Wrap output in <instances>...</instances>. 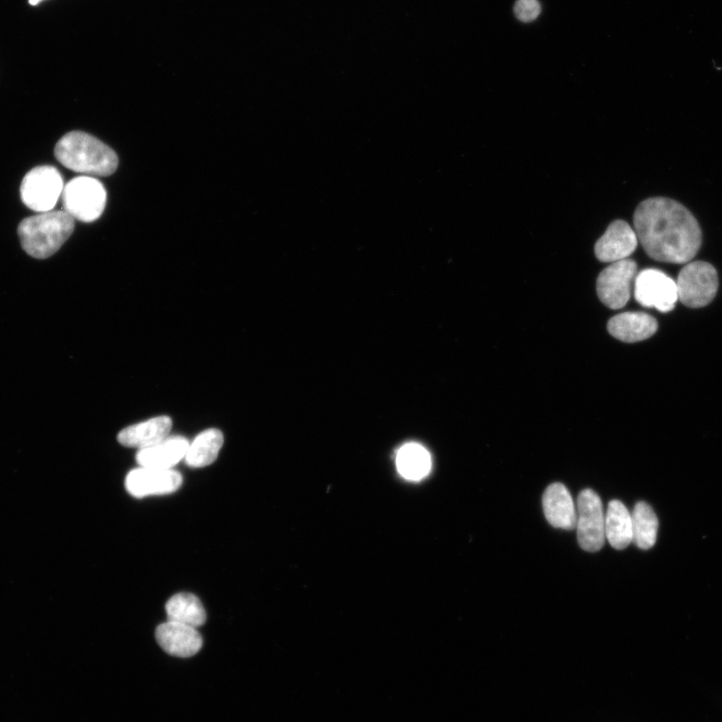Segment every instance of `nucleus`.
Returning <instances> with one entry per match:
<instances>
[{"instance_id":"f257e3e1","label":"nucleus","mask_w":722,"mask_h":722,"mask_svg":"<svg viewBox=\"0 0 722 722\" xmlns=\"http://www.w3.org/2000/svg\"><path fill=\"white\" fill-rule=\"evenodd\" d=\"M633 221L638 240L656 261L684 264L699 251L701 229L693 215L674 200L655 197L641 202Z\"/></svg>"},{"instance_id":"f03ea898","label":"nucleus","mask_w":722,"mask_h":722,"mask_svg":"<svg viewBox=\"0 0 722 722\" xmlns=\"http://www.w3.org/2000/svg\"><path fill=\"white\" fill-rule=\"evenodd\" d=\"M55 155L63 166L85 176L108 177L119 166V158L110 147L84 132L65 135L57 144Z\"/></svg>"},{"instance_id":"7ed1b4c3","label":"nucleus","mask_w":722,"mask_h":722,"mask_svg":"<svg viewBox=\"0 0 722 722\" xmlns=\"http://www.w3.org/2000/svg\"><path fill=\"white\" fill-rule=\"evenodd\" d=\"M74 230L75 219L66 211H50L23 220L19 236L29 255L47 259L61 249Z\"/></svg>"},{"instance_id":"20e7f679","label":"nucleus","mask_w":722,"mask_h":722,"mask_svg":"<svg viewBox=\"0 0 722 722\" xmlns=\"http://www.w3.org/2000/svg\"><path fill=\"white\" fill-rule=\"evenodd\" d=\"M62 201L64 211L74 219L91 223L98 220L104 213L107 205V191L96 178L81 176L65 186Z\"/></svg>"},{"instance_id":"39448f33","label":"nucleus","mask_w":722,"mask_h":722,"mask_svg":"<svg viewBox=\"0 0 722 722\" xmlns=\"http://www.w3.org/2000/svg\"><path fill=\"white\" fill-rule=\"evenodd\" d=\"M64 188L62 175L55 167H37L24 178L21 197L31 210L46 213L56 207L62 198Z\"/></svg>"},{"instance_id":"423d86ee","label":"nucleus","mask_w":722,"mask_h":722,"mask_svg":"<svg viewBox=\"0 0 722 722\" xmlns=\"http://www.w3.org/2000/svg\"><path fill=\"white\" fill-rule=\"evenodd\" d=\"M675 282L678 300L690 308L708 305L718 289V276L715 268L703 261L686 264Z\"/></svg>"},{"instance_id":"0eeeda50","label":"nucleus","mask_w":722,"mask_h":722,"mask_svg":"<svg viewBox=\"0 0 722 722\" xmlns=\"http://www.w3.org/2000/svg\"><path fill=\"white\" fill-rule=\"evenodd\" d=\"M577 536L580 547L598 552L605 544V514L600 497L592 490H583L578 497Z\"/></svg>"},{"instance_id":"6e6552de","label":"nucleus","mask_w":722,"mask_h":722,"mask_svg":"<svg viewBox=\"0 0 722 722\" xmlns=\"http://www.w3.org/2000/svg\"><path fill=\"white\" fill-rule=\"evenodd\" d=\"M637 275V264L631 259L612 263L597 279V294L601 302L611 309H620L631 297L632 283Z\"/></svg>"},{"instance_id":"1a4fd4ad","label":"nucleus","mask_w":722,"mask_h":722,"mask_svg":"<svg viewBox=\"0 0 722 722\" xmlns=\"http://www.w3.org/2000/svg\"><path fill=\"white\" fill-rule=\"evenodd\" d=\"M634 295L642 306L661 312L673 310L678 300L676 282L657 269H645L636 275Z\"/></svg>"},{"instance_id":"9d476101","label":"nucleus","mask_w":722,"mask_h":722,"mask_svg":"<svg viewBox=\"0 0 722 722\" xmlns=\"http://www.w3.org/2000/svg\"><path fill=\"white\" fill-rule=\"evenodd\" d=\"M182 484V475L172 469L144 467L131 471L125 481L128 493L135 498L172 494L177 492Z\"/></svg>"},{"instance_id":"9b49d317","label":"nucleus","mask_w":722,"mask_h":722,"mask_svg":"<svg viewBox=\"0 0 722 722\" xmlns=\"http://www.w3.org/2000/svg\"><path fill=\"white\" fill-rule=\"evenodd\" d=\"M638 238L632 227L623 220L612 222L595 245L598 260L614 263L628 259L637 248Z\"/></svg>"},{"instance_id":"f8f14e48","label":"nucleus","mask_w":722,"mask_h":722,"mask_svg":"<svg viewBox=\"0 0 722 722\" xmlns=\"http://www.w3.org/2000/svg\"><path fill=\"white\" fill-rule=\"evenodd\" d=\"M156 639L168 654L182 658L194 656L203 646L196 628L173 621L158 626Z\"/></svg>"},{"instance_id":"ddd939ff","label":"nucleus","mask_w":722,"mask_h":722,"mask_svg":"<svg viewBox=\"0 0 722 722\" xmlns=\"http://www.w3.org/2000/svg\"><path fill=\"white\" fill-rule=\"evenodd\" d=\"M543 509L546 519L554 528L563 530L576 528V508L564 485L554 483L546 489L543 496Z\"/></svg>"},{"instance_id":"4468645a","label":"nucleus","mask_w":722,"mask_h":722,"mask_svg":"<svg viewBox=\"0 0 722 722\" xmlns=\"http://www.w3.org/2000/svg\"><path fill=\"white\" fill-rule=\"evenodd\" d=\"M190 443L181 436L164 441L138 452L136 460L141 467L170 470L184 460Z\"/></svg>"},{"instance_id":"2eb2a0df","label":"nucleus","mask_w":722,"mask_h":722,"mask_svg":"<svg viewBox=\"0 0 722 722\" xmlns=\"http://www.w3.org/2000/svg\"><path fill=\"white\" fill-rule=\"evenodd\" d=\"M656 319L642 312H625L611 318L608 331L616 339L634 343L646 340L657 331Z\"/></svg>"},{"instance_id":"dca6fc26","label":"nucleus","mask_w":722,"mask_h":722,"mask_svg":"<svg viewBox=\"0 0 722 722\" xmlns=\"http://www.w3.org/2000/svg\"><path fill=\"white\" fill-rule=\"evenodd\" d=\"M172 426L171 418L157 417L124 429L118 435V442L127 448L146 449L170 437Z\"/></svg>"},{"instance_id":"f3484780","label":"nucleus","mask_w":722,"mask_h":722,"mask_svg":"<svg viewBox=\"0 0 722 722\" xmlns=\"http://www.w3.org/2000/svg\"><path fill=\"white\" fill-rule=\"evenodd\" d=\"M605 537L616 550L626 549L633 540L632 518L620 501H611L605 515Z\"/></svg>"},{"instance_id":"a211bd4d","label":"nucleus","mask_w":722,"mask_h":722,"mask_svg":"<svg viewBox=\"0 0 722 722\" xmlns=\"http://www.w3.org/2000/svg\"><path fill=\"white\" fill-rule=\"evenodd\" d=\"M397 468L406 480L419 482L431 473L432 457L422 445L406 444L398 452Z\"/></svg>"},{"instance_id":"6ab92c4d","label":"nucleus","mask_w":722,"mask_h":722,"mask_svg":"<svg viewBox=\"0 0 722 722\" xmlns=\"http://www.w3.org/2000/svg\"><path fill=\"white\" fill-rule=\"evenodd\" d=\"M224 438L221 431L209 429L199 434L189 445L184 458L190 468H204L212 465L218 458Z\"/></svg>"},{"instance_id":"aec40b11","label":"nucleus","mask_w":722,"mask_h":722,"mask_svg":"<svg viewBox=\"0 0 722 722\" xmlns=\"http://www.w3.org/2000/svg\"><path fill=\"white\" fill-rule=\"evenodd\" d=\"M168 621L198 628L205 624L207 614L198 597L190 593H179L166 604Z\"/></svg>"},{"instance_id":"412c9836","label":"nucleus","mask_w":722,"mask_h":722,"mask_svg":"<svg viewBox=\"0 0 722 722\" xmlns=\"http://www.w3.org/2000/svg\"><path fill=\"white\" fill-rule=\"evenodd\" d=\"M632 518V542L642 550L652 548L657 540L658 519L651 508L645 502H639L634 507Z\"/></svg>"},{"instance_id":"4be33fe9","label":"nucleus","mask_w":722,"mask_h":722,"mask_svg":"<svg viewBox=\"0 0 722 722\" xmlns=\"http://www.w3.org/2000/svg\"><path fill=\"white\" fill-rule=\"evenodd\" d=\"M514 11L519 21L531 23L540 16L541 5L538 0H518Z\"/></svg>"},{"instance_id":"5701e85b","label":"nucleus","mask_w":722,"mask_h":722,"mask_svg":"<svg viewBox=\"0 0 722 722\" xmlns=\"http://www.w3.org/2000/svg\"><path fill=\"white\" fill-rule=\"evenodd\" d=\"M44 2H46V0H29L30 5L34 7L39 6Z\"/></svg>"}]
</instances>
